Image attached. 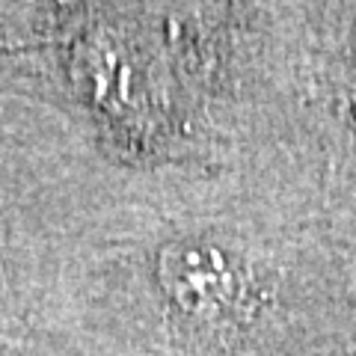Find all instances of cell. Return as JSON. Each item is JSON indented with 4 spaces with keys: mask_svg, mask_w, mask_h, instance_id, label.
<instances>
[{
    "mask_svg": "<svg viewBox=\"0 0 356 356\" xmlns=\"http://www.w3.org/2000/svg\"><path fill=\"white\" fill-rule=\"evenodd\" d=\"M113 172L83 119L0 95V356H60L65 285Z\"/></svg>",
    "mask_w": 356,
    "mask_h": 356,
    "instance_id": "cell-4",
    "label": "cell"
},
{
    "mask_svg": "<svg viewBox=\"0 0 356 356\" xmlns=\"http://www.w3.org/2000/svg\"><path fill=\"white\" fill-rule=\"evenodd\" d=\"M232 170L294 211L356 285V3H255Z\"/></svg>",
    "mask_w": 356,
    "mask_h": 356,
    "instance_id": "cell-3",
    "label": "cell"
},
{
    "mask_svg": "<svg viewBox=\"0 0 356 356\" xmlns=\"http://www.w3.org/2000/svg\"><path fill=\"white\" fill-rule=\"evenodd\" d=\"M356 285L238 170L116 163L74 255L60 356H339Z\"/></svg>",
    "mask_w": 356,
    "mask_h": 356,
    "instance_id": "cell-1",
    "label": "cell"
},
{
    "mask_svg": "<svg viewBox=\"0 0 356 356\" xmlns=\"http://www.w3.org/2000/svg\"><path fill=\"white\" fill-rule=\"evenodd\" d=\"M60 3H0V95L57 107Z\"/></svg>",
    "mask_w": 356,
    "mask_h": 356,
    "instance_id": "cell-5",
    "label": "cell"
},
{
    "mask_svg": "<svg viewBox=\"0 0 356 356\" xmlns=\"http://www.w3.org/2000/svg\"><path fill=\"white\" fill-rule=\"evenodd\" d=\"M255 3H60L57 107L110 161L232 170Z\"/></svg>",
    "mask_w": 356,
    "mask_h": 356,
    "instance_id": "cell-2",
    "label": "cell"
}]
</instances>
